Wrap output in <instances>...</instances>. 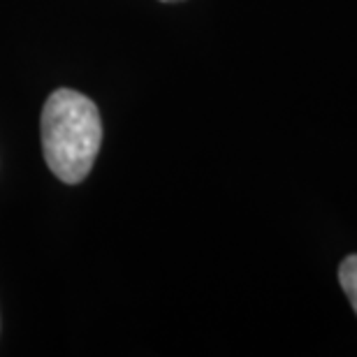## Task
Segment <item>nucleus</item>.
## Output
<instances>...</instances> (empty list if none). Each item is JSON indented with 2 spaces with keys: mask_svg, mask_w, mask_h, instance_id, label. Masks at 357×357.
Masks as SVG:
<instances>
[{
  "mask_svg": "<svg viewBox=\"0 0 357 357\" xmlns=\"http://www.w3.org/2000/svg\"><path fill=\"white\" fill-rule=\"evenodd\" d=\"M339 281H341V288H344V292H346L348 302H351V306L357 313V253L348 255V258L341 262Z\"/></svg>",
  "mask_w": 357,
  "mask_h": 357,
  "instance_id": "obj_2",
  "label": "nucleus"
},
{
  "mask_svg": "<svg viewBox=\"0 0 357 357\" xmlns=\"http://www.w3.org/2000/svg\"><path fill=\"white\" fill-rule=\"evenodd\" d=\"M162 3H178V0H162Z\"/></svg>",
  "mask_w": 357,
  "mask_h": 357,
  "instance_id": "obj_3",
  "label": "nucleus"
},
{
  "mask_svg": "<svg viewBox=\"0 0 357 357\" xmlns=\"http://www.w3.org/2000/svg\"><path fill=\"white\" fill-rule=\"evenodd\" d=\"M102 144V119L96 102L79 91L59 89L42 109V151L63 183H82Z\"/></svg>",
  "mask_w": 357,
  "mask_h": 357,
  "instance_id": "obj_1",
  "label": "nucleus"
}]
</instances>
